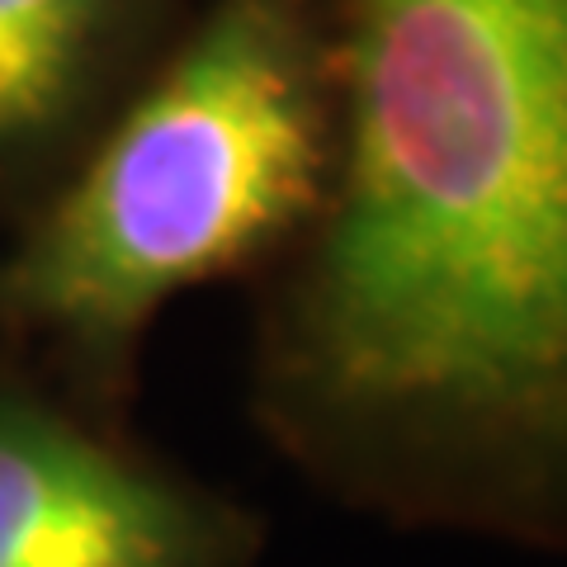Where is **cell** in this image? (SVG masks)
Masks as SVG:
<instances>
[{
    "instance_id": "obj_1",
    "label": "cell",
    "mask_w": 567,
    "mask_h": 567,
    "mask_svg": "<svg viewBox=\"0 0 567 567\" xmlns=\"http://www.w3.org/2000/svg\"><path fill=\"white\" fill-rule=\"evenodd\" d=\"M327 194L260 284L251 416L393 529L567 554V0H322Z\"/></svg>"
},
{
    "instance_id": "obj_2",
    "label": "cell",
    "mask_w": 567,
    "mask_h": 567,
    "mask_svg": "<svg viewBox=\"0 0 567 567\" xmlns=\"http://www.w3.org/2000/svg\"><path fill=\"white\" fill-rule=\"evenodd\" d=\"M331 147L322 0H194L91 147L10 223L0 354L123 421L162 308L270 270L322 204Z\"/></svg>"
},
{
    "instance_id": "obj_3",
    "label": "cell",
    "mask_w": 567,
    "mask_h": 567,
    "mask_svg": "<svg viewBox=\"0 0 567 567\" xmlns=\"http://www.w3.org/2000/svg\"><path fill=\"white\" fill-rule=\"evenodd\" d=\"M265 525L0 354V567H256Z\"/></svg>"
},
{
    "instance_id": "obj_4",
    "label": "cell",
    "mask_w": 567,
    "mask_h": 567,
    "mask_svg": "<svg viewBox=\"0 0 567 567\" xmlns=\"http://www.w3.org/2000/svg\"><path fill=\"white\" fill-rule=\"evenodd\" d=\"M194 0H0V223L91 147L189 20Z\"/></svg>"
}]
</instances>
